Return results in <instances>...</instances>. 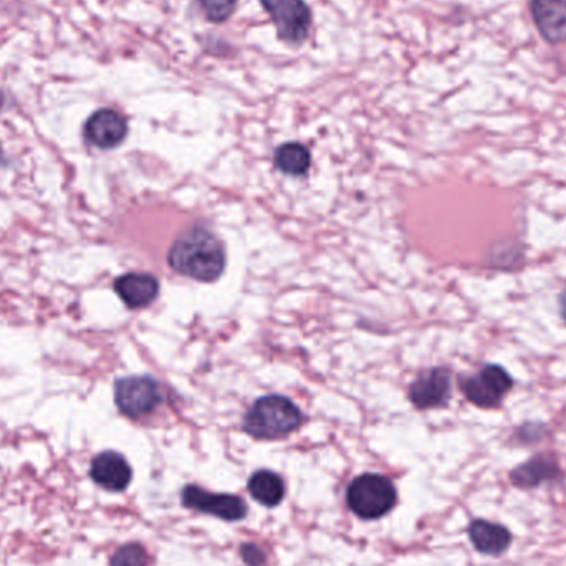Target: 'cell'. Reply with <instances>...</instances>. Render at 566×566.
Segmentation results:
<instances>
[{
  "label": "cell",
  "mask_w": 566,
  "mask_h": 566,
  "mask_svg": "<svg viewBox=\"0 0 566 566\" xmlns=\"http://www.w3.org/2000/svg\"><path fill=\"white\" fill-rule=\"evenodd\" d=\"M346 502L353 514L359 518L375 521L395 507L396 489L385 475H359L349 484Z\"/></svg>",
  "instance_id": "cell-3"
},
{
  "label": "cell",
  "mask_w": 566,
  "mask_h": 566,
  "mask_svg": "<svg viewBox=\"0 0 566 566\" xmlns=\"http://www.w3.org/2000/svg\"><path fill=\"white\" fill-rule=\"evenodd\" d=\"M409 398L419 409L441 408L451 398V375L448 369L434 368L416 379Z\"/></svg>",
  "instance_id": "cell-9"
},
{
  "label": "cell",
  "mask_w": 566,
  "mask_h": 566,
  "mask_svg": "<svg viewBox=\"0 0 566 566\" xmlns=\"http://www.w3.org/2000/svg\"><path fill=\"white\" fill-rule=\"evenodd\" d=\"M560 310H562V316H564L565 323H566V286L564 292H562L560 296Z\"/></svg>",
  "instance_id": "cell-19"
},
{
  "label": "cell",
  "mask_w": 566,
  "mask_h": 566,
  "mask_svg": "<svg viewBox=\"0 0 566 566\" xmlns=\"http://www.w3.org/2000/svg\"><path fill=\"white\" fill-rule=\"evenodd\" d=\"M126 135L128 123L115 109H98L90 116L85 125V138L99 149L116 148L125 142Z\"/></svg>",
  "instance_id": "cell-8"
},
{
  "label": "cell",
  "mask_w": 566,
  "mask_h": 566,
  "mask_svg": "<svg viewBox=\"0 0 566 566\" xmlns=\"http://www.w3.org/2000/svg\"><path fill=\"white\" fill-rule=\"evenodd\" d=\"M115 290L119 298L129 308H142L149 305L159 292V283L149 274H126L115 282Z\"/></svg>",
  "instance_id": "cell-12"
},
{
  "label": "cell",
  "mask_w": 566,
  "mask_h": 566,
  "mask_svg": "<svg viewBox=\"0 0 566 566\" xmlns=\"http://www.w3.org/2000/svg\"><path fill=\"white\" fill-rule=\"evenodd\" d=\"M275 166L286 175H303L310 168L308 149L298 143H286L275 153Z\"/></svg>",
  "instance_id": "cell-16"
},
{
  "label": "cell",
  "mask_w": 566,
  "mask_h": 566,
  "mask_svg": "<svg viewBox=\"0 0 566 566\" xmlns=\"http://www.w3.org/2000/svg\"><path fill=\"white\" fill-rule=\"evenodd\" d=\"M283 42L300 45L312 29V10L303 0H261Z\"/></svg>",
  "instance_id": "cell-4"
},
{
  "label": "cell",
  "mask_w": 566,
  "mask_h": 566,
  "mask_svg": "<svg viewBox=\"0 0 566 566\" xmlns=\"http://www.w3.org/2000/svg\"><path fill=\"white\" fill-rule=\"evenodd\" d=\"M90 475L99 488L106 489V491L122 492L132 482L133 471L122 454L106 451L93 459Z\"/></svg>",
  "instance_id": "cell-10"
},
{
  "label": "cell",
  "mask_w": 566,
  "mask_h": 566,
  "mask_svg": "<svg viewBox=\"0 0 566 566\" xmlns=\"http://www.w3.org/2000/svg\"><path fill=\"white\" fill-rule=\"evenodd\" d=\"M302 412L283 396H265L254 402L244 419V429L258 439H274L298 428Z\"/></svg>",
  "instance_id": "cell-2"
},
{
  "label": "cell",
  "mask_w": 566,
  "mask_h": 566,
  "mask_svg": "<svg viewBox=\"0 0 566 566\" xmlns=\"http://www.w3.org/2000/svg\"><path fill=\"white\" fill-rule=\"evenodd\" d=\"M109 566H148V554L138 544L123 545L113 555Z\"/></svg>",
  "instance_id": "cell-17"
},
{
  "label": "cell",
  "mask_w": 566,
  "mask_h": 566,
  "mask_svg": "<svg viewBox=\"0 0 566 566\" xmlns=\"http://www.w3.org/2000/svg\"><path fill=\"white\" fill-rule=\"evenodd\" d=\"M532 19L548 43L566 42V0H532Z\"/></svg>",
  "instance_id": "cell-11"
},
{
  "label": "cell",
  "mask_w": 566,
  "mask_h": 566,
  "mask_svg": "<svg viewBox=\"0 0 566 566\" xmlns=\"http://www.w3.org/2000/svg\"><path fill=\"white\" fill-rule=\"evenodd\" d=\"M560 474L557 459L537 455L512 472V482L518 488H537L542 482L554 481Z\"/></svg>",
  "instance_id": "cell-14"
},
{
  "label": "cell",
  "mask_w": 566,
  "mask_h": 566,
  "mask_svg": "<svg viewBox=\"0 0 566 566\" xmlns=\"http://www.w3.org/2000/svg\"><path fill=\"white\" fill-rule=\"evenodd\" d=\"M169 265L186 277L214 282L226 268L224 248L211 232L192 229L172 245Z\"/></svg>",
  "instance_id": "cell-1"
},
{
  "label": "cell",
  "mask_w": 566,
  "mask_h": 566,
  "mask_svg": "<svg viewBox=\"0 0 566 566\" xmlns=\"http://www.w3.org/2000/svg\"><path fill=\"white\" fill-rule=\"evenodd\" d=\"M115 401L123 415L138 419L155 411L156 406L163 401V395L155 379L129 376L116 382Z\"/></svg>",
  "instance_id": "cell-5"
},
{
  "label": "cell",
  "mask_w": 566,
  "mask_h": 566,
  "mask_svg": "<svg viewBox=\"0 0 566 566\" xmlns=\"http://www.w3.org/2000/svg\"><path fill=\"white\" fill-rule=\"evenodd\" d=\"M249 492L265 507H275L285 497V485L275 472L259 471L249 481Z\"/></svg>",
  "instance_id": "cell-15"
},
{
  "label": "cell",
  "mask_w": 566,
  "mask_h": 566,
  "mask_svg": "<svg viewBox=\"0 0 566 566\" xmlns=\"http://www.w3.org/2000/svg\"><path fill=\"white\" fill-rule=\"evenodd\" d=\"M211 22H226L234 13L239 0H198Z\"/></svg>",
  "instance_id": "cell-18"
},
{
  "label": "cell",
  "mask_w": 566,
  "mask_h": 566,
  "mask_svg": "<svg viewBox=\"0 0 566 566\" xmlns=\"http://www.w3.org/2000/svg\"><path fill=\"white\" fill-rule=\"evenodd\" d=\"M461 386L465 398L479 408H497L514 386V379L502 366L489 365L478 375L465 378Z\"/></svg>",
  "instance_id": "cell-6"
},
{
  "label": "cell",
  "mask_w": 566,
  "mask_h": 566,
  "mask_svg": "<svg viewBox=\"0 0 566 566\" xmlns=\"http://www.w3.org/2000/svg\"><path fill=\"white\" fill-rule=\"evenodd\" d=\"M182 504L192 511L205 512L228 522L242 521L248 514V505L238 495L209 494L198 485H186Z\"/></svg>",
  "instance_id": "cell-7"
},
{
  "label": "cell",
  "mask_w": 566,
  "mask_h": 566,
  "mask_svg": "<svg viewBox=\"0 0 566 566\" xmlns=\"http://www.w3.org/2000/svg\"><path fill=\"white\" fill-rule=\"evenodd\" d=\"M469 537L478 552L484 555L504 554L512 544V535L504 525L492 524L488 521H474L469 527Z\"/></svg>",
  "instance_id": "cell-13"
}]
</instances>
